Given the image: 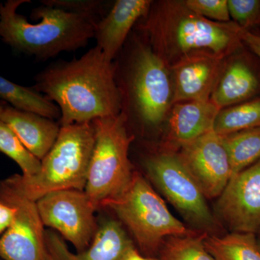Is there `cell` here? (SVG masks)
I'll return each instance as SVG.
<instances>
[{"label": "cell", "mask_w": 260, "mask_h": 260, "mask_svg": "<svg viewBox=\"0 0 260 260\" xmlns=\"http://www.w3.org/2000/svg\"><path fill=\"white\" fill-rule=\"evenodd\" d=\"M34 81L32 88L59 107L61 126L121 113L114 63L96 46L78 59L52 63L38 73Z\"/></svg>", "instance_id": "1"}, {"label": "cell", "mask_w": 260, "mask_h": 260, "mask_svg": "<svg viewBox=\"0 0 260 260\" xmlns=\"http://www.w3.org/2000/svg\"><path fill=\"white\" fill-rule=\"evenodd\" d=\"M143 18L140 30L169 68L194 51H210L229 56L244 46V30L237 23L211 21L194 13L181 0L153 3Z\"/></svg>", "instance_id": "2"}, {"label": "cell", "mask_w": 260, "mask_h": 260, "mask_svg": "<svg viewBox=\"0 0 260 260\" xmlns=\"http://www.w3.org/2000/svg\"><path fill=\"white\" fill-rule=\"evenodd\" d=\"M30 0H8L0 4V39L17 51L39 60L54 58L64 51L86 47L94 38V20L85 15L70 13L43 5L32 10V23L18 8Z\"/></svg>", "instance_id": "3"}, {"label": "cell", "mask_w": 260, "mask_h": 260, "mask_svg": "<svg viewBox=\"0 0 260 260\" xmlns=\"http://www.w3.org/2000/svg\"><path fill=\"white\" fill-rule=\"evenodd\" d=\"M95 143L93 122L61 126L50 151L32 177L15 174L5 182L24 198L37 202L49 193L68 189L83 191Z\"/></svg>", "instance_id": "4"}, {"label": "cell", "mask_w": 260, "mask_h": 260, "mask_svg": "<svg viewBox=\"0 0 260 260\" xmlns=\"http://www.w3.org/2000/svg\"><path fill=\"white\" fill-rule=\"evenodd\" d=\"M95 143L85 192L95 208L117 198L129 184L134 172L129 150L135 136L123 113L92 121Z\"/></svg>", "instance_id": "5"}, {"label": "cell", "mask_w": 260, "mask_h": 260, "mask_svg": "<svg viewBox=\"0 0 260 260\" xmlns=\"http://www.w3.org/2000/svg\"><path fill=\"white\" fill-rule=\"evenodd\" d=\"M104 206L115 212L148 255L160 249L169 237L199 234L171 213L164 200L138 172H134L123 192Z\"/></svg>", "instance_id": "6"}, {"label": "cell", "mask_w": 260, "mask_h": 260, "mask_svg": "<svg viewBox=\"0 0 260 260\" xmlns=\"http://www.w3.org/2000/svg\"><path fill=\"white\" fill-rule=\"evenodd\" d=\"M126 74L116 83L121 110L135 113L143 125L158 126L173 105V83L169 67L143 41H137ZM128 109L121 112H125Z\"/></svg>", "instance_id": "7"}, {"label": "cell", "mask_w": 260, "mask_h": 260, "mask_svg": "<svg viewBox=\"0 0 260 260\" xmlns=\"http://www.w3.org/2000/svg\"><path fill=\"white\" fill-rule=\"evenodd\" d=\"M147 174L166 198L186 219L203 230L216 228L203 191L178 154H156L145 160Z\"/></svg>", "instance_id": "8"}, {"label": "cell", "mask_w": 260, "mask_h": 260, "mask_svg": "<svg viewBox=\"0 0 260 260\" xmlns=\"http://www.w3.org/2000/svg\"><path fill=\"white\" fill-rule=\"evenodd\" d=\"M0 201L16 209L13 223L0 237V258L52 260L46 244V231L37 202L24 198L5 180L0 182Z\"/></svg>", "instance_id": "9"}, {"label": "cell", "mask_w": 260, "mask_h": 260, "mask_svg": "<svg viewBox=\"0 0 260 260\" xmlns=\"http://www.w3.org/2000/svg\"><path fill=\"white\" fill-rule=\"evenodd\" d=\"M37 205L44 225L56 229L80 252L88 247L96 233V208L85 191H54L37 200Z\"/></svg>", "instance_id": "10"}, {"label": "cell", "mask_w": 260, "mask_h": 260, "mask_svg": "<svg viewBox=\"0 0 260 260\" xmlns=\"http://www.w3.org/2000/svg\"><path fill=\"white\" fill-rule=\"evenodd\" d=\"M216 211L235 233L260 231V160L234 174L218 198Z\"/></svg>", "instance_id": "11"}, {"label": "cell", "mask_w": 260, "mask_h": 260, "mask_svg": "<svg viewBox=\"0 0 260 260\" xmlns=\"http://www.w3.org/2000/svg\"><path fill=\"white\" fill-rule=\"evenodd\" d=\"M178 155L206 199L218 198L233 176L222 137L212 130L181 148Z\"/></svg>", "instance_id": "12"}, {"label": "cell", "mask_w": 260, "mask_h": 260, "mask_svg": "<svg viewBox=\"0 0 260 260\" xmlns=\"http://www.w3.org/2000/svg\"><path fill=\"white\" fill-rule=\"evenodd\" d=\"M228 57L202 50L186 54L169 67L173 83V104L209 101Z\"/></svg>", "instance_id": "13"}, {"label": "cell", "mask_w": 260, "mask_h": 260, "mask_svg": "<svg viewBox=\"0 0 260 260\" xmlns=\"http://www.w3.org/2000/svg\"><path fill=\"white\" fill-rule=\"evenodd\" d=\"M153 1L117 0L105 16L95 25L94 38L108 60L114 61L129 37L132 29L145 18Z\"/></svg>", "instance_id": "14"}, {"label": "cell", "mask_w": 260, "mask_h": 260, "mask_svg": "<svg viewBox=\"0 0 260 260\" xmlns=\"http://www.w3.org/2000/svg\"><path fill=\"white\" fill-rule=\"evenodd\" d=\"M48 251L54 260H121L133 244L119 223L109 220L95 233L86 250L73 254L55 233L45 232Z\"/></svg>", "instance_id": "15"}, {"label": "cell", "mask_w": 260, "mask_h": 260, "mask_svg": "<svg viewBox=\"0 0 260 260\" xmlns=\"http://www.w3.org/2000/svg\"><path fill=\"white\" fill-rule=\"evenodd\" d=\"M251 61L240 54L224 64L210 99L220 110L259 96L260 72Z\"/></svg>", "instance_id": "16"}, {"label": "cell", "mask_w": 260, "mask_h": 260, "mask_svg": "<svg viewBox=\"0 0 260 260\" xmlns=\"http://www.w3.org/2000/svg\"><path fill=\"white\" fill-rule=\"evenodd\" d=\"M219 112L210 100L173 104L169 121L171 144L181 148L213 130Z\"/></svg>", "instance_id": "17"}, {"label": "cell", "mask_w": 260, "mask_h": 260, "mask_svg": "<svg viewBox=\"0 0 260 260\" xmlns=\"http://www.w3.org/2000/svg\"><path fill=\"white\" fill-rule=\"evenodd\" d=\"M24 146L42 160L57 139L61 126L53 119L6 106L0 115Z\"/></svg>", "instance_id": "18"}, {"label": "cell", "mask_w": 260, "mask_h": 260, "mask_svg": "<svg viewBox=\"0 0 260 260\" xmlns=\"http://www.w3.org/2000/svg\"><path fill=\"white\" fill-rule=\"evenodd\" d=\"M203 243L214 260H260L255 234L232 232L223 237L206 236Z\"/></svg>", "instance_id": "19"}, {"label": "cell", "mask_w": 260, "mask_h": 260, "mask_svg": "<svg viewBox=\"0 0 260 260\" xmlns=\"http://www.w3.org/2000/svg\"><path fill=\"white\" fill-rule=\"evenodd\" d=\"M0 99L18 110L34 113L49 119H60L61 112L56 104L35 89L22 86L0 75Z\"/></svg>", "instance_id": "20"}, {"label": "cell", "mask_w": 260, "mask_h": 260, "mask_svg": "<svg viewBox=\"0 0 260 260\" xmlns=\"http://www.w3.org/2000/svg\"><path fill=\"white\" fill-rule=\"evenodd\" d=\"M221 137L233 175L260 160V126Z\"/></svg>", "instance_id": "21"}, {"label": "cell", "mask_w": 260, "mask_h": 260, "mask_svg": "<svg viewBox=\"0 0 260 260\" xmlns=\"http://www.w3.org/2000/svg\"><path fill=\"white\" fill-rule=\"evenodd\" d=\"M260 126V95L246 102L221 109L213 131L220 136Z\"/></svg>", "instance_id": "22"}, {"label": "cell", "mask_w": 260, "mask_h": 260, "mask_svg": "<svg viewBox=\"0 0 260 260\" xmlns=\"http://www.w3.org/2000/svg\"><path fill=\"white\" fill-rule=\"evenodd\" d=\"M205 234L171 237L160 248L158 260H214L203 243Z\"/></svg>", "instance_id": "23"}, {"label": "cell", "mask_w": 260, "mask_h": 260, "mask_svg": "<svg viewBox=\"0 0 260 260\" xmlns=\"http://www.w3.org/2000/svg\"><path fill=\"white\" fill-rule=\"evenodd\" d=\"M0 152L14 160L23 172V177L36 175L42 161L24 146L14 132L0 119Z\"/></svg>", "instance_id": "24"}, {"label": "cell", "mask_w": 260, "mask_h": 260, "mask_svg": "<svg viewBox=\"0 0 260 260\" xmlns=\"http://www.w3.org/2000/svg\"><path fill=\"white\" fill-rule=\"evenodd\" d=\"M232 21L245 30L260 24L259 0H228Z\"/></svg>", "instance_id": "25"}, {"label": "cell", "mask_w": 260, "mask_h": 260, "mask_svg": "<svg viewBox=\"0 0 260 260\" xmlns=\"http://www.w3.org/2000/svg\"><path fill=\"white\" fill-rule=\"evenodd\" d=\"M42 3L70 13L85 15L96 23L106 15L104 14V3L99 0H44Z\"/></svg>", "instance_id": "26"}, {"label": "cell", "mask_w": 260, "mask_h": 260, "mask_svg": "<svg viewBox=\"0 0 260 260\" xmlns=\"http://www.w3.org/2000/svg\"><path fill=\"white\" fill-rule=\"evenodd\" d=\"M184 2L189 9L208 20L218 23L231 21L228 0H186Z\"/></svg>", "instance_id": "27"}, {"label": "cell", "mask_w": 260, "mask_h": 260, "mask_svg": "<svg viewBox=\"0 0 260 260\" xmlns=\"http://www.w3.org/2000/svg\"><path fill=\"white\" fill-rule=\"evenodd\" d=\"M15 213L16 209L15 207L0 201V237L13 223Z\"/></svg>", "instance_id": "28"}, {"label": "cell", "mask_w": 260, "mask_h": 260, "mask_svg": "<svg viewBox=\"0 0 260 260\" xmlns=\"http://www.w3.org/2000/svg\"><path fill=\"white\" fill-rule=\"evenodd\" d=\"M242 43L260 59V34L244 30L242 35Z\"/></svg>", "instance_id": "29"}, {"label": "cell", "mask_w": 260, "mask_h": 260, "mask_svg": "<svg viewBox=\"0 0 260 260\" xmlns=\"http://www.w3.org/2000/svg\"><path fill=\"white\" fill-rule=\"evenodd\" d=\"M121 260H158L152 257L142 256L134 247L130 248Z\"/></svg>", "instance_id": "30"}, {"label": "cell", "mask_w": 260, "mask_h": 260, "mask_svg": "<svg viewBox=\"0 0 260 260\" xmlns=\"http://www.w3.org/2000/svg\"><path fill=\"white\" fill-rule=\"evenodd\" d=\"M5 107H6V105H5V104L0 102V115H1L2 113L4 111Z\"/></svg>", "instance_id": "31"}, {"label": "cell", "mask_w": 260, "mask_h": 260, "mask_svg": "<svg viewBox=\"0 0 260 260\" xmlns=\"http://www.w3.org/2000/svg\"><path fill=\"white\" fill-rule=\"evenodd\" d=\"M259 232H260V231H259ZM258 242H259V246H260V237H259V240H258Z\"/></svg>", "instance_id": "32"}, {"label": "cell", "mask_w": 260, "mask_h": 260, "mask_svg": "<svg viewBox=\"0 0 260 260\" xmlns=\"http://www.w3.org/2000/svg\"><path fill=\"white\" fill-rule=\"evenodd\" d=\"M0 260H3V259H0Z\"/></svg>", "instance_id": "33"}, {"label": "cell", "mask_w": 260, "mask_h": 260, "mask_svg": "<svg viewBox=\"0 0 260 260\" xmlns=\"http://www.w3.org/2000/svg\"><path fill=\"white\" fill-rule=\"evenodd\" d=\"M52 260H54V259H52Z\"/></svg>", "instance_id": "34"}]
</instances>
